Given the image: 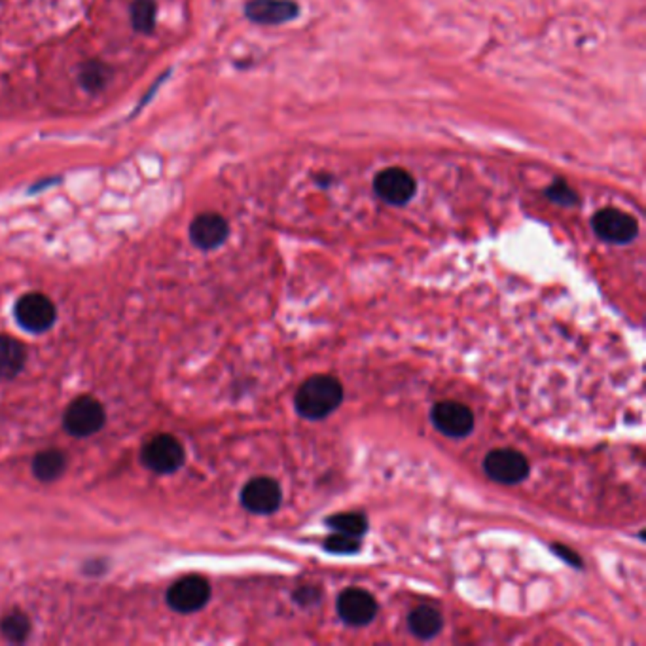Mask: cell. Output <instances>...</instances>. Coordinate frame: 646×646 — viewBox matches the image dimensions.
Here are the masks:
<instances>
[{"label":"cell","instance_id":"obj_14","mask_svg":"<svg viewBox=\"0 0 646 646\" xmlns=\"http://www.w3.org/2000/svg\"><path fill=\"white\" fill-rule=\"evenodd\" d=\"M27 360V349L22 341L0 336V378H14L22 372Z\"/></svg>","mask_w":646,"mask_h":646},{"label":"cell","instance_id":"obj_21","mask_svg":"<svg viewBox=\"0 0 646 646\" xmlns=\"http://www.w3.org/2000/svg\"><path fill=\"white\" fill-rule=\"evenodd\" d=\"M324 548L332 553H343V556H347V553H355L360 550V542L359 539L355 537H349V534H341V532H336L332 534V537L326 539L324 542Z\"/></svg>","mask_w":646,"mask_h":646},{"label":"cell","instance_id":"obj_9","mask_svg":"<svg viewBox=\"0 0 646 646\" xmlns=\"http://www.w3.org/2000/svg\"><path fill=\"white\" fill-rule=\"evenodd\" d=\"M211 586L203 577H184L175 582L168 594V603L177 613H196L207 605Z\"/></svg>","mask_w":646,"mask_h":646},{"label":"cell","instance_id":"obj_2","mask_svg":"<svg viewBox=\"0 0 646 646\" xmlns=\"http://www.w3.org/2000/svg\"><path fill=\"white\" fill-rule=\"evenodd\" d=\"M594 232L599 239L613 245H625L632 243L639 233V223L632 216L620 209L608 207L596 213L592 218Z\"/></svg>","mask_w":646,"mask_h":646},{"label":"cell","instance_id":"obj_7","mask_svg":"<svg viewBox=\"0 0 646 646\" xmlns=\"http://www.w3.org/2000/svg\"><path fill=\"white\" fill-rule=\"evenodd\" d=\"M105 424V410L99 400L80 396L65 412V427L72 436L96 434Z\"/></svg>","mask_w":646,"mask_h":646},{"label":"cell","instance_id":"obj_17","mask_svg":"<svg viewBox=\"0 0 646 646\" xmlns=\"http://www.w3.org/2000/svg\"><path fill=\"white\" fill-rule=\"evenodd\" d=\"M326 525L334 529L336 532L349 534V537H355V539L362 537V534L368 531V520H366V515L360 512L330 515V518L326 520Z\"/></svg>","mask_w":646,"mask_h":646},{"label":"cell","instance_id":"obj_15","mask_svg":"<svg viewBox=\"0 0 646 646\" xmlns=\"http://www.w3.org/2000/svg\"><path fill=\"white\" fill-rule=\"evenodd\" d=\"M441 625H444V620H441V614L432 606H419L408 616L410 632L423 641L436 637L441 632Z\"/></svg>","mask_w":646,"mask_h":646},{"label":"cell","instance_id":"obj_1","mask_svg":"<svg viewBox=\"0 0 646 646\" xmlns=\"http://www.w3.org/2000/svg\"><path fill=\"white\" fill-rule=\"evenodd\" d=\"M343 400V387L332 376H315L309 378L296 393L294 404L296 412L311 421H319L328 417L332 412L340 408Z\"/></svg>","mask_w":646,"mask_h":646},{"label":"cell","instance_id":"obj_5","mask_svg":"<svg viewBox=\"0 0 646 646\" xmlns=\"http://www.w3.org/2000/svg\"><path fill=\"white\" fill-rule=\"evenodd\" d=\"M374 190L385 203L400 207L414 199L417 192V182L410 171L402 168H389L376 175Z\"/></svg>","mask_w":646,"mask_h":646},{"label":"cell","instance_id":"obj_10","mask_svg":"<svg viewBox=\"0 0 646 646\" xmlns=\"http://www.w3.org/2000/svg\"><path fill=\"white\" fill-rule=\"evenodd\" d=\"M283 491L281 486L271 478H254L243 487L241 503L252 514H273L281 506Z\"/></svg>","mask_w":646,"mask_h":646},{"label":"cell","instance_id":"obj_12","mask_svg":"<svg viewBox=\"0 0 646 646\" xmlns=\"http://www.w3.org/2000/svg\"><path fill=\"white\" fill-rule=\"evenodd\" d=\"M245 14L258 25H283L296 20L300 6L294 0H250Z\"/></svg>","mask_w":646,"mask_h":646},{"label":"cell","instance_id":"obj_13","mask_svg":"<svg viewBox=\"0 0 646 646\" xmlns=\"http://www.w3.org/2000/svg\"><path fill=\"white\" fill-rule=\"evenodd\" d=\"M230 235V226L224 216L216 213H205L199 214L192 226H190V237L196 247L203 250H213L223 245Z\"/></svg>","mask_w":646,"mask_h":646},{"label":"cell","instance_id":"obj_8","mask_svg":"<svg viewBox=\"0 0 646 646\" xmlns=\"http://www.w3.org/2000/svg\"><path fill=\"white\" fill-rule=\"evenodd\" d=\"M15 319L27 332L41 334L55 323V305L44 294H25L15 305Z\"/></svg>","mask_w":646,"mask_h":646},{"label":"cell","instance_id":"obj_3","mask_svg":"<svg viewBox=\"0 0 646 646\" xmlns=\"http://www.w3.org/2000/svg\"><path fill=\"white\" fill-rule=\"evenodd\" d=\"M484 470L498 484L515 486L529 476V460L515 450H493L484 460Z\"/></svg>","mask_w":646,"mask_h":646},{"label":"cell","instance_id":"obj_24","mask_svg":"<svg viewBox=\"0 0 646 646\" xmlns=\"http://www.w3.org/2000/svg\"><path fill=\"white\" fill-rule=\"evenodd\" d=\"M551 550L553 551H556V553H560V558H563L567 563H572V565H575V567H582V561H580V558L577 556V553L575 551H572V550H569V548H565V546H560V544H556V546H551Z\"/></svg>","mask_w":646,"mask_h":646},{"label":"cell","instance_id":"obj_18","mask_svg":"<svg viewBox=\"0 0 646 646\" xmlns=\"http://www.w3.org/2000/svg\"><path fill=\"white\" fill-rule=\"evenodd\" d=\"M132 22L139 32H150L156 27V5L152 0H135Z\"/></svg>","mask_w":646,"mask_h":646},{"label":"cell","instance_id":"obj_16","mask_svg":"<svg viewBox=\"0 0 646 646\" xmlns=\"http://www.w3.org/2000/svg\"><path fill=\"white\" fill-rule=\"evenodd\" d=\"M34 476L42 479V482H51V479L59 478L65 470V455L58 450H48L34 457L32 463Z\"/></svg>","mask_w":646,"mask_h":646},{"label":"cell","instance_id":"obj_23","mask_svg":"<svg viewBox=\"0 0 646 646\" xmlns=\"http://www.w3.org/2000/svg\"><path fill=\"white\" fill-rule=\"evenodd\" d=\"M82 78H84V82H86V86H87L89 89H96V87H99V86L103 84V70H101L99 65H89V67L84 70Z\"/></svg>","mask_w":646,"mask_h":646},{"label":"cell","instance_id":"obj_6","mask_svg":"<svg viewBox=\"0 0 646 646\" xmlns=\"http://www.w3.org/2000/svg\"><path fill=\"white\" fill-rule=\"evenodd\" d=\"M431 419L434 427L450 438H465L474 431L472 410L455 400L438 402L431 412Z\"/></svg>","mask_w":646,"mask_h":646},{"label":"cell","instance_id":"obj_22","mask_svg":"<svg viewBox=\"0 0 646 646\" xmlns=\"http://www.w3.org/2000/svg\"><path fill=\"white\" fill-rule=\"evenodd\" d=\"M319 597H321V592L317 587H300L296 594H294V601H296L298 605H304V606H309V605H315L319 603Z\"/></svg>","mask_w":646,"mask_h":646},{"label":"cell","instance_id":"obj_20","mask_svg":"<svg viewBox=\"0 0 646 646\" xmlns=\"http://www.w3.org/2000/svg\"><path fill=\"white\" fill-rule=\"evenodd\" d=\"M546 196L553 203H558V205H563V207H575L578 203L577 192L572 190L569 184L565 180H561V178L551 184V187L546 190Z\"/></svg>","mask_w":646,"mask_h":646},{"label":"cell","instance_id":"obj_19","mask_svg":"<svg viewBox=\"0 0 646 646\" xmlns=\"http://www.w3.org/2000/svg\"><path fill=\"white\" fill-rule=\"evenodd\" d=\"M0 632L10 641H23L29 635V620L22 613L6 614L0 622Z\"/></svg>","mask_w":646,"mask_h":646},{"label":"cell","instance_id":"obj_11","mask_svg":"<svg viewBox=\"0 0 646 646\" xmlns=\"http://www.w3.org/2000/svg\"><path fill=\"white\" fill-rule=\"evenodd\" d=\"M338 614L345 623L362 627L376 618L378 603L366 589L349 587L338 599Z\"/></svg>","mask_w":646,"mask_h":646},{"label":"cell","instance_id":"obj_4","mask_svg":"<svg viewBox=\"0 0 646 646\" xmlns=\"http://www.w3.org/2000/svg\"><path fill=\"white\" fill-rule=\"evenodd\" d=\"M142 463L159 474L175 472L184 463V448L171 434L154 436L142 448Z\"/></svg>","mask_w":646,"mask_h":646}]
</instances>
